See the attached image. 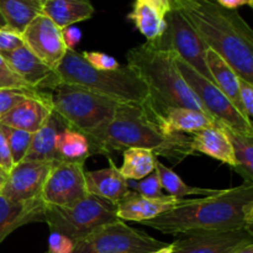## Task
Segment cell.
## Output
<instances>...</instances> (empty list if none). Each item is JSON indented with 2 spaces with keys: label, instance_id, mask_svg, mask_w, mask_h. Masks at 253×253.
Segmentation results:
<instances>
[{
  "label": "cell",
  "instance_id": "40",
  "mask_svg": "<svg viewBox=\"0 0 253 253\" xmlns=\"http://www.w3.org/2000/svg\"><path fill=\"white\" fill-rule=\"evenodd\" d=\"M12 167H14V163H12L9 145H7L6 137H5L4 132L0 127V168L9 173Z\"/></svg>",
  "mask_w": 253,
  "mask_h": 253
},
{
  "label": "cell",
  "instance_id": "12",
  "mask_svg": "<svg viewBox=\"0 0 253 253\" xmlns=\"http://www.w3.org/2000/svg\"><path fill=\"white\" fill-rule=\"evenodd\" d=\"M253 244V231L246 229L180 235L172 242V253H234Z\"/></svg>",
  "mask_w": 253,
  "mask_h": 253
},
{
  "label": "cell",
  "instance_id": "16",
  "mask_svg": "<svg viewBox=\"0 0 253 253\" xmlns=\"http://www.w3.org/2000/svg\"><path fill=\"white\" fill-rule=\"evenodd\" d=\"M183 202L184 199H177L170 195L147 198L130 190L118 204H115L116 215L121 221H135L142 224L178 207Z\"/></svg>",
  "mask_w": 253,
  "mask_h": 253
},
{
  "label": "cell",
  "instance_id": "20",
  "mask_svg": "<svg viewBox=\"0 0 253 253\" xmlns=\"http://www.w3.org/2000/svg\"><path fill=\"white\" fill-rule=\"evenodd\" d=\"M192 147L194 152L204 153L214 160L235 168L236 160H235L232 146L225 131L217 124L199 132L192 133Z\"/></svg>",
  "mask_w": 253,
  "mask_h": 253
},
{
  "label": "cell",
  "instance_id": "42",
  "mask_svg": "<svg viewBox=\"0 0 253 253\" xmlns=\"http://www.w3.org/2000/svg\"><path fill=\"white\" fill-rule=\"evenodd\" d=\"M220 6L225 7L229 10H237L239 7L249 5V6H253V0H215Z\"/></svg>",
  "mask_w": 253,
  "mask_h": 253
},
{
  "label": "cell",
  "instance_id": "25",
  "mask_svg": "<svg viewBox=\"0 0 253 253\" xmlns=\"http://www.w3.org/2000/svg\"><path fill=\"white\" fill-rule=\"evenodd\" d=\"M216 124L225 131L232 146L236 160L234 169L242 175L244 182L253 183V136L237 132L217 121Z\"/></svg>",
  "mask_w": 253,
  "mask_h": 253
},
{
  "label": "cell",
  "instance_id": "32",
  "mask_svg": "<svg viewBox=\"0 0 253 253\" xmlns=\"http://www.w3.org/2000/svg\"><path fill=\"white\" fill-rule=\"evenodd\" d=\"M49 91L36 89H1L0 90V116L11 110L17 104L29 98H47Z\"/></svg>",
  "mask_w": 253,
  "mask_h": 253
},
{
  "label": "cell",
  "instance_id": "8",
  "mask_svg": "<svg viewBox=\"0 0 253 253\" xmlns=\"http://www.w3.org/2000/svg\"><path fill=\"white\" fill-rule=\"evenodd\" d=\"M165 20L167 27L162 36L148 43L156 48L174 52L200 76L212 82L211 74L205 62V53L209 47L194 27L174 7L166 14Z\"/></svg>",
  "mask_w": 253,
  "mask_h": 253
},
{
  "label": "cell",
  "instance_id": "37",
  "mask_svg": "<svg viewBox=\"0 0 253 253\" xmlns=\"http://www.w3.org/2000/svg\"><path fill=\"white\" fill-rule=\"evenodd\" d=\"M240 103L242 106V113L246 116L247 120L252 123L253 116V84L249 82L240 79V89H239Z\"/></svg>",
  "mask_w": 253,
  "mask_h": 253
},
{
  "label": "cell",
  "instance_id": "43",
  "mask_svg": "<svg viewBox=\"0 0 253 253\" xmlns=\"http://www.w3.org/2000/svg\"><path fill=\"white\" fill-rule=\"evenodd\" d=\"M234 253H253V244L251 245H247V246L242 247V249L237 250L236 252Z\"/></svg>",
  "mask_w": 253,
  "mask_h": 253
},
{
  "label": "cell",
  "instance_id": "2",
  "mask_svg": "<svg viewBox=\"0 0 253 253\" xmlns=\"http://www.w3.org/2000/svg\"><path fill=\"white\" fill-rule=\"evenodd\" d=\"M142 225L174 236L236 229L253 231V183L244 182L209 197L184 199Z\"/></svg>",
  "mask_w": 253,
  "mask_h": 253
},
{
  "label": "cell",
  "instance_id": "6",
  "mask_svg": "<svg viewBox=\"0 0 253 253\" xmlns=\"http://www.w3.org/2000/svg\"><path fill=\"white\" fill-rule=\"evenodd\" d=\"M53 113L64 127L83 133L88 142L96 140L113 120L118 103L73 84H57L51 91Z\"/></svg>",
  "mask_w": 253,
  "mask_h": 253
},
{
  "label": "cell",
  "instance_id": "46",
  "mask_svg": "<svg viewBox=\"0 0 253 253\" xmlns=\"http://www.w3.org/2000/svg\"><path fill=\"white\" fill-rule=\"evenodd\" d=\"M29 1H31V2H35V4L40 5V6L42 7V5H43L44 2L47 1V0H29Z\"/></svg>",
  "mask_w": 253,
  "mask_h": 253
},
{
  "label": "cell",
  "instance_id": "47",
  "mask_svg": "<svg viewBox=\"0 0 253 253\" xmlns=\"http://www.w3.org/2000/svg\"><path fill=\"white\" fill-rule=\"evenodd\" d=\"M4 26H6V22H5L4 17L1 16V14H0V29H1V27H4Z\"/></svg>",
  "mask_w": 253,
  "mask_h": 253
},
{
  "label": "cell",
  "instance_id": "3",
  "mask_svg": "<svg viewBox=\"0 0 253 253\" xmlns=\"http://www.w3.org/2000/svg\"><path fill=\"white\" fill-rule=\"evenodd\" d=\"M210 49L230 64L240 79L253 84V31L237 12L215 0H172Z\"/></svg>",
  "mask_w": 253,
  "mask_h": 253
},
{
  "label": "cell",
  "instance_id": "4",
  "mask_svg": "<svg viewBox=\"0 0 253 253\" xmlns=\"http://www.w3.org/2000/svg\"><path fill=\"white\" fill-rule=\"evenodd\" d=\"M177 54L156 48L148 42L126 53L127 66L138 74L148 89V100L162 115L172 108L204 111L199 99L189 88L175 64Z\"/></svg>",
  "mask_w": 253,
  "mask_h": 253
},
{
  "label": "cell",
  "instance_id": "17",
  "mask_svg": "<svg viewBox=\"0 0 253 253\" xmlns=\"http://www.w3.org/2000/svg\"><path fill=\"white\" fill-rule=\"evenodd\" d=\"M52 113L51 95L47 98H29L0 116V124L35 133L48 121Z\"/></svg>",
  "mask_w": 253,
  "mask_h": 253
},
{
  "label": "cell",
  "instance_id": "21",
  "mask_svg": "<svg viewBox=\"0 0 253 253\" xmlns=\"http://www.w3.org/2000/svg\"><path fill=\"white\" fill-rule=\"evenodd\" d=\"M41 9L59 29L89 20L95 11L90 0H47Z\"/></svg>",
  "mask_w": 253,
  "mask_h": 253
},
{
  "label": "cell",
  "instance_id": "15",
  "mask_svg": "<svg viewBox=\"0 0 253 253\" xmlns=\"http://www.w3.org/2000/svg\"><path fill=\"white\" fill-rule=\"evenodd\" d=\"M10 68L32 89L51 91L61 83L58 74L53 68L37 58L26 46H22L10 53L2 54Z\"/></svg>",
  "mask_w": 253,
  "mask_h": 253
},
{
  "label": "cell",
  "instance_id": "28",
  "mask_svg": "<svg viewBox=\"0 0 253 253\" xmlns=\"http://www.w3.org/2000/svg\"><path fill=\"white\" fill-rule=\"evenodd\" d=\"M127 17L135 24L138 31L147 39V42H152L162 36L167 27L165 17L155 7L140 0H136L132 11L128 14Z\"/></svg>",
  "mask_w": 253,
  "mask_h": 253
},
{
  "label": "cell",
  "instance_id": "13",
  "mask_svg": "<svg viewBox=\"0 0 253 253\" xmlns=\"http://www.w3.org/2000/svg\"><path fill=\"white\" fill-rule=\"evenodd\" d=\"M54 163L57 162L21 161L7 173L0 195L14 202L41 199L44 183Z\"/></svg>",
  "mask_w": 253,
  "mask_h": 253
},
{
  "label": "cell",
  "instance_id": "24",
  "mask_svg": "<svg viewBox=\"0 0 253 253\" xmlns=\"http://www.w3.org/2000/svg\"><path fill=\"white\" fill-rule=\"evenodd\" d=\"M162 118L168 130L188 135L216 125L215 119L209 114L188 108L168 109L162 114Z\"/></svg>",
  "mask_w": 253,
  "mask_h": 253
},
{
  "label": "cell",
  "instance_id": "9",
  "mask_svg": "<svg viewBox=\"0 0 253 253\" xmlns=\"http://www.w3.org/2000/svg\"><path fill=\"white\" fill-rule=\"evenodd\" d=\"M168 244L116 220L90 236L74 242L73 253H150Z\"/></svg>",
  "mask_w": 253,
  "mask_h": 253
},
{
  "label": "cell",
  "instance_id": "34",
  "mask_svg": "<svg viewBox=\"0 0 253 253\" xmlns=\"http://www.w3.org/2000/svg\"><path fill=\"white\" fill-rule=\"evenodd\" d=\"M32 89L27 85L0 56V90L1 89Z\"/></svg>",
  "mask_w": 253,
  "mask_h": 253
},
{
  "label": "cell",
  "instance_id": "44",
  "mask_svg": "<svg viewBox=\"0 0 253 253\" xmlns=\"http://www.w3.org/2000/svg\"><path fill=\"white\" fill-rule=\"evenodd\" d=\"M6 175H7V173L5 172L4 169H1V168H0V192H1L2 187H4V183H5V180H6Z\"/></svg>",
  "mask_w": 253,
  "mask_h": 253
},
{
  "label": "cell",
  "instance_id": "39",
  "mask_svg": "<svg viewBox=\"0 0 253 253\" xmlns=\"http://www.w3.org/2000/svg\"><path fill=\"white\" fill-rule=\"evenodd\" d=\"M62 39H63L67 49L76 51V47L78 46L82 40V31L76 25H71V26L62 29Z\"/></svg>",
  "mask_w": 253,
  "mask_h": 253
},
{
  "label": "cell",
  "instance_id": "41",
  "mask_svg": "<svg viewBox=\"0 0 253 253\" xmlns=\"http://www.w3.org/2000/svg\"><path fill=\"white\" fill-rule=\"evenodd\" d=\"M140 1H143L155 7L163 17L166 16L168 11L172 10V0H140Z\"/></svg>",
  "mask_w": 253,
  "mask_h": 253
},
{
  "label": "cell",
  "instance_id": "27",
  "mask_svg": "<svg viewBox=\"0 0 253 253\" xmlns=\"http://www.w3.org/2000/svg\"><path fill=\"white\" fill-rule=\"evenodd\" d=\"M157 157L147 148L132 147L124 151L123 166L119 168L126 180H141L156 169Z\"/></svg>",
  "mask_w": 253,
  "mask_h": 253
},
{
  "label": "cell",
  "instance_id": "11",
  "mask_svg": "<svg viewBox=\"0 0 253 253\" xmlns=\"http://www.w3.org/2000/svg\"><path fill=\"white\" fill-rule=\"evenodd\" d=\"M84 163H54L44 183L41 200L46 207L67 208L88 197Z\"/></svg>",
  "mask_w": 253,
  "mask_h": 253
},
{
  "label": "cell",
  "instance_id": "19",
  "mask_svg": "<svg viewBox=\"0 0 253 253\" xmlns=\"http://www.w3.org/2000/svg\"><path fill=\"white\" fill-rule=\"evenodd\" d=\"M108 158L110 163L108 168L84 173L86 190L88 194L95 195L113 204H118L131 189L128 188V180L121 175L120 170L111 158Z\"/></svg>",
  "mask_w": 253,
  "mask_h": 253
},
{
  "label": "cell",
  "instance_id": "22",
  "mask_svg": "<svg viewBox=\"0 0 253 253\" xmlns=\"http://www.w3.org/2000/svg\"><path fill=\"white\" fill-rule=\"evenodd\" d=\"M61 125L63 124L59 121L56 114L52 113L48 121L39 131L32 133L31 145L25 160L36 162H59L56 151V137L57 133L62 130L59 127Z\"/></svg>",
  "mask_w": 253,
  "mask_h": 253
},
{
  "label": "cell",
  "instance_id": "36",
  "mask_svg": "<svg viewBox=\"0 0 253 253\" xmlns=\"http://www.w3.org/2000/svg\"><path fill=\"white\" fill-rule=\"evenodd\" d=\"M22 46H25V42L21 34L7 26L0 29V56L10 53Z\"/></svg>",
  "mask_w": 253,
  "mask_h": 253
},
{
  "label": "cell",
  "instance_id": "26",
  "mask_svg": "<svg viewBox=\"0 0 253 253\" xmlns=\"http://www.w3.org/2000/svg\"><path fill=\"white\" fill-rule=\"evenodd\" d=\"M56 151L59 161L85 163L90 157L88 138L83 133L72 128L63 127L56 137Z\"/></svg>",
  "mask_w": 253,
  "mask_h": 253
},
{
  "label": "cell",
  "instance_id": "31",
  "mask_svg": "<svg viewBox=\"0 0 253 253\" xmlns=\"http://www.w3.org/2000/svg\"><path fill=\"white\" fill-rule=\"evenodd\" d=\"M0 127H1L5 137H6L10 153H11L12 163H14V166L17 165L25 160V156H26L30 145H31L32 133L9 127V126L1 125V124H0Z\"/></svg>",
  "mask_w": 253,
  "mask_h": 253
},
{
  "label": "cell",
  "instance_id": "33",
  "mask_svg": "<svg viewBox=\"0 0 253 253\" xmlns=\"http://www.w3.org/2000/svg\"><path fill=\"white\" fill-rule=\"evenodd\" d=\"M128 183V188L132 187L133 192L138 193V194L143 195L147 198H161L165 197L162 192V185H161V180L158 178L157 173L152 172L145 177L143 179L138 180V182Z\"/></svg>",
  "mask_w": 253,
  "mask_h": 253
},
{
  "label": "cell",
  "instance_id": "45",
  "mask_svg": "<svg viewBox=\"0 0 253 253\" xmlns=\"http://www.w3.org/2000/svg\"><path fill=\"white\" fill-rule=\"evenodd\" d=\"M150 253H172V244H168L167 246L163 247V249L157 250V251H153Z\"/></svg>",
  "mask_w": 253,
  "mask_h": 253
},
{
  "label": "cell",
  "instance_id": "5",
  "mask_svg": "<svg viewBox=\"0 0 253 253\" xmlns=\"http://www.w3.org/2000/svg\"><path fill=\"white\" fill-rule=\"evenodd\" d=\"M54 71L63 83L82 86L118 104H142L150 96L146 84L127 64L100 71L91 67L82 53L67 49Z\"/></svg>",
  "mask_w": 253,
  "mask_h": 253
},
{
  "label": "cell",
  "instance_id": "10",
  "mask_svg": "<svg viewBox=\"0 0 253 253\" xmlns=\"http://www.w3.org/2000/svg\"><path fill=\"white\" fill-rule=\"evenodd\" d=\"M175 64L189 88L198 96L205 113L215 119V121L229 126L237 132L253 136V125L251 121L247 120L235 108L234 104L220 90L214 82L200 76L178 56H175Z\"/></svg>",
  "mask_w": 253,
  "mask_h": 253
},
{
  "label": "cell",
  "instance_id": "30",
  "mask_svg": "<svg viewBox=\"0 0 253 253\" xmlns=\"http://www.w3.org/2000/svg\"><path fill=\"white\" fill-rule=\"evenodd\" d=\"M155 172L157 173L158 178H160L162 189H166L170 197H174L177 199H184V197H189V195L202 198L209 197V195H214L219 192L216 189H205V188L190 187L187 183L183 182L182 178L174 170L166 167L160 161H157V163H156Z\"/></svg>",
  "mask_w": 253,
  "mask_h": 253
},
{
  "label": "cell",
  "instance_id": "35",
  "mask_svg": "<svg viewBox=\"0 0 253 253\" xmlns=\"http://www.w3.org/2000/svg\"><path fill=\"white\" fill-rule=\"evenodd\" d=\"M82 56L91 67L100 69V71H114L120 67V63L116 61L115 57L103 53V52H83Z\"/></svg>",
  "mask_w": 253,
  "mask_h": 253
},
{
  "label": "cell",
  "instance_id": "14",
  "mask_svg": "<svg viewBox=\"0 0 253 253\" xmlns=\"http://www.w3.org/2000/svg\"><path fill=\"white\" fill-rule=\"evenodd\" d=\"M25 46L44 64L56 69L67 52L59 29L49 17L40 14L21 34Z\"/></svg>",
  "mask_w": 253,
  "mask_h": 253
},
{
  "label": "cell",
  "instance_id": "18",
  "mask_svg": "<svg viewBox=\"0 0 253 253\" xmlns=\"http://www.w3.org/2000/svg\"><path fill=\"white\" fill-rule=\"evenodd\" d=\"M44 204L41 199L14 202L0 195V244L11 232L30 222H43Z\"/></svg>",
  "mask_w": 253,
  "mask_h": 253
},
{
  "label": "cell",
  "instance_id": "1",
  "mask_svg": "<svg viewBox=\"0 0 253 253\" xmlns=\"http://www.w3.org/2000/svg\"><path fill=\"white\" fill-rule=\"evenodd\" d=\"M192 135L172 132L150 100L142 104H118L113 120L96 140L89 142L90 156L111 155L115 151L138 147L151 150L172 163H179L195 153Z\"/></svg>",
  "mask_w": 253,
  "mask_h": 253
},
{
  "label": "cell",
  "instance_id": "29",
  "mask_svg": "<svg viewBox=\"0 0 253 253\" xmlns=\"http://www.w3.org/2000/svg\"><path fill=\"white\" fill-rule=\"evenodd\" d=\"M0 14L7 27L22 34L27 25L42 14V9L29 0H0Z\"/></svg>",
  "mask_w": 253,
  "mask_h": 253
},
{
  "label": "cell",
  "instance_id": "38",
  "mask_svg": "<svg viewBox=\"0 0 253 253\" xmlns=\"http://www.w3.org/2000/svg\"><path fill=\"white\" fill-rule=\"evenodd\" d=\"M74 242L58 232H49L48 251L46 253H73Z\"/></svg>",
  "mask_w": 253,
  "mask_h": 253
},
{
  "label": "cell",
  "instance_id": "23",
  "mask_svg": "<svg viewBox=\"0 0 253 253\" xmlns=\"http://www.w3.org/2000/svg\"><path fill=\"white\" fill-rule=\"evenodd\" d=\"M205 62H207L210 74H211L212 82L229 98V100L234 104L235 108L244 115L239 96L240 78L235 73L234 69L221 56H219L216 52L210 48L205 53Z\"/></svg>",
  "mask_w": 253,
  "mask_h": 253
},
{
  "label": "cell",
  "instance_id": "7",
  "mask_svg": "<svg viewBox=\"0 0 253 253\" xmlns=\"http://www.w3.org/2000/svg\"><path fill=\"white\" fill-rule=\"evenodd\" d=\"M116 220L120 219L116 215L115 204L95 195L89 194L67 208L44 205L43 222L48 225L49 232H58L73 242L90 236Z\"/></svg>",
  "mask_w": 253,
  "mask_h": 253
}]
</instances>
